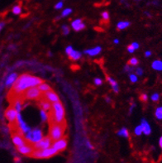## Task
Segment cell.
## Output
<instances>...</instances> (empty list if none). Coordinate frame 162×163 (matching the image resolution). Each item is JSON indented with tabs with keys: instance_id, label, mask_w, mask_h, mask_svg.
<instances>
[{
	"instance_id": "6da1fadb",
	"label": "cell",
	"mask_w": 162,
	"mask_h": 163,
	"mask_svg": "<svg viewBox=\"0 0 162 163\" xmlns=\"http://www.w3.org/2000/svg\"><path fill=\"white\" fill-rule=\"evenodd\" d=\"M43 80L37 76H33L30 74H23L12 86V94L15 96L22 95L24 91L33 86H38Z\"/></svg>"
},
{
	"instance_id": "7a4b0ae2",
	"label": "cell",
	"mask_w": 162,
	"mask_h": 163,
	"mask_svg": "<svg viewBox=\"0 0 162 163\" xmlns=\"http://www.w3.org/2000/svg\"><path fill=\"white\" fill-rule=\"evenodd\" d=\"M50 112H51V114L49 115V119H50L51 123L65 124V110L63 104L60 101L59 102L53 103L52 110Z\"/></svg>"
},
{
	"instance_id": "3957f363",
	"label": "cell",
	"mask_w": 162,
	"mask_h": 163,
	"mask_svg": "<svg viewBox=\"0 0 162 163\" xmlns=\"http://www.w3.org/2000/svg\"><path fill=\"white\" fill-rule=\"evenodd\" d=\"M65 124H56L51 123L50 124V130H49V136L51 137L53 142L57 141L64 137V133L65 131Z\"/></svg>"
},
{
	"instance_id": "277c9868",
	"label": "cell",
	"mask_w": 162,
	"mask_h": 163,
	"mask_svg": "<svg viewBox=\"0 0 162 163\" xmlns=\"http://www.w3.org/2000/svg\"><path fill=\"white\" fill-rule=\"evenodd\" d=\"M42 92L37 86L31 87L24 91L21 95V99L23 100H39L42 98Z\"/></svg>"
},
{
	"instance_id": "5b68a950",
	"label": "cell",
	"mask_w": 162,
	"mask_h": 163,
	"mask_svg": "<svg viewBox=\"0 0 162 163\" xmlns=\"http://www.w3.org/2000/svg\"><path fill=\"white\" fill-rule=\"evenodd\" d=\"M59 151L57 150H56L54 147H51L49 148H46V149L43 150H37L35 149L33 151V153L31 154V157L33 158H37V159H42V158H50V157H52V156H56V154L58 153Z\"/></svg>"
},
{
	"instance_id": "8992f818",
	"label": "cell",
	"mask_w": 162,
	"mask_h": 163,
	"mask_svg": "<svg viewBox=\"0 0 162 163\" xmlns=\"http://www.w3.org/2000/svg\"><path fill=\"white\" fill-rule=\"evenodd\" d=\"M43 138V134H42V130L40 128H34L31 129L28 133L25 134L26 141L30 143V144H35Z\"/></svg>"
},
{
	"instance_id": "52a82bcc",
	"label": "cell",
	"mask_w": 162,
	"mask_h": 163,
	"mask_svg": "<svg viewBox=\"0 0 162 163\" xmlns=\"http://www.w3.org/2000/svg\"><path fill=\"white\" fill-rule=\"evenodd\" d=\"M52 139L51 138L50 136H47V137H45V138H42L41 141H39L37 143L33 144V147L34 149L37 150H43L46 149V148H49V147H51L52 145Z\"/></svg>"
},
{
	"instance_id": "ba28073f",
	"label": "cell",
	"mask_w": 162,
	"mask_h": 163,
	"mask_svg": "<svg viewBox=\"0 0 162 163\" xmlns=\"http://www.w3.org/2000/svg\"><path fill=\"white\" fill-rule=\"evenodd\" d=\"M18 114V113L17 112V110H15L13 107H10L8 108V109H7V110L5 111L4 116L10 124H15L17 122Z\"/></svg>"
},
{
	"instance_id": "9c48e42d",
	"label": "cell",
	"mask_w": 162,
	"mask_h": 163,
	"mask_svg": "<svg viewBox=\"0 0 162 163\" xmlns=\"http://www.w3.org/2000/svg\"><path fill=\"white\" fill-rule=\"evenodd\" d=\"M17 150H18V151L20 154H22V155H24V156H30L35 149L34 147H33V144L26 143V144L23 145V146L17 147Z\"/></svg>"
},
{
	"instance_id": "30bf717a",
	"label": "cell",
	"mask_w": 162,
	"mask_h": 163,
	"mask_svg": "<svg viewBox=\"0 0 162 163\" xmlns=\"http://www.w3.org/2000/svg\"><path fill=\"white\" fill-rule=\"evenodd\" d=\"M51 147L57 150L59 152L64 151L67 147V139H66V138H62L57 140V141H55L51 145Z\"/></svg>"
},
{
	"instance_id": "8fae6325",
	"label": "cell",
	"mask_w": 162,
	"mask_h": 163,
	"mask_svg": "<svg viewBox=\"0 0 162 163\" xmlns=\"http://www.w3.org/2000/svg\"><path fill=\"white\" fill-rule=\"evenodd\" d=\"M42 97H43L45 99H46L47 101L51 103H56L60 101V98H59L58 94L56 93V92H54L52 89L45 92L44 94L42 95Z\"/></svg>"
},
{
	"instance_id": "7c38bea8",
	"label": "cell",
	"mask_w": 162,
	"mask_h": 163,
	"mask_svg": "<svg viewBox=\"0 0 162 163\" xmlns=\"http://www.w3.org/2000/svg\"><path fill=\"white\" fill-rule=\"evenodd\" d=\"M12 141L16 147H19V146H23V145L28 143V142L26 141L25 138H23V135L19 134L18 133H15L12 135Z\"/></svg>"
},
{
	"instance_id": "4fadbf2b",
	"label": "cell",
	"mask_w": 162,
	"mask_h": 163,
	"mask_svg": "<svg viewBox=\"0 0 162 163\" xmlns=\"http://www.w3.org/2000/svg\"><path fill=\"white\" fill-rule=\"evenodd\" d=\"M17 79H18V74L16 72L11 73L10 75H8V77L5 79V86L7 87V88L10 89L13 85Z\"/></svg>"
},
{
	"instance_id": "5bb4252c",
	"label": "cell",
	"mask_w": 162,
	"mask_h": 163,
	"mask_svg": "<svg viewBox=\"0 0 162 163\" xmlns=\"http://www.w3.org/2000/svg\"><path fill=\"white\" fill-rule=\"evenodd\" d=\"M72 28L74 29V31L75 32H79L81 30H84L85 28V24L84 23L82 19H75L74 21L72 22L71 23Z\"/></svg>"
},
{
	"instance_id": "9a60e30c",
	"label": "cell",
	"mask_w": 162,
	"mask_h": 163,
	"mask_svg": "<svg viewBox=\"0 0 162 163\" xmlns=\"http://www.w3.org/2000/svg\"><path fill=\"white\" fill-rule=\"evenodd\" d=\"M38 106H39V108H41L42 110H46V112L51 111V110H52V105L50 104L49 101H47L46 99H40L39 100H38Z\"/></svg>"
},
{
	"instance_id": "2e32d148",
	"label": "cell",
	"mask_w": 162,
	"mask_h": 163,
	"mask_svg": "<svg viewBox=\"0 0 162 163\" xmlns=\"http://www.w3.org/2000/svg\"><path fill=\"white\" fill-rule=\"evenodd\" d=\"M141 128H142V133L145 135H150L151 133V128H150V124L146 119H141Z\"/></svg>"
},
{
	"instance_id": "e0dca14e",
	"label": "cell",
	"mask_w": 162,
	"mask_h": 163,
	"mask_svg": "<svg viewBox=\"0 0 162 163\" xmlns=\"http://www.w3.org/2000/svg\"><path fill=\"white\" fill-rule=\"evenodd\" d=\"M101 51H102V47H94V48H91V49L85 50V51H84V53L85 54V55H89V56H94L99 55Z\"/></svg>"
},
{
	"instance_id": "ac0fdd59",
	"label": "cell",
	"mask_w": 162,
	"mask_h": 163,
	"mask_svg": "<svg viewBox=\"0 0 162 163\" xmlns=\"http://www.w3.org/2000/svg\"><path fill=\"white\" fill-rule=\"evenodd\" d=\"M106 79L107 80L109 81V84H110V85L112 86V88H113V90H114L115 93L118 94V92H119V86H118V84L117 83V81H116L114 79H113L111 76H109V75H106Z\"/></svg>"
},
{
	"instance_id": "d6986e66",
	"label": "cell",
	"mask_w": 162,
	"mask_h": 163,
	"mask_svg": "<svg viewBox=\"0 0 162 163\" xmlns=\"http://www.w3.org/2000/svg\"><path fill=\"white\" fill-rule=\"evenodd\" d=\"M23 99H22L21 98H18L14 100L13 108L17 110L18 113H21L22 110H23Z\"/></svg>"
},
{
	"instance_id": "ffe728a7",
	"label": "cell",
	"mask_w": 162,
	"mask_h": 163,
	"mask_svg": "<svg viewBox=\"0 0 162 163\" xmlns=\"http://www.w3.org/2000/svg\"><path fill=\"white\" fill-rule=\"evenodd\" d=\"M81 56H82V53L78 51H74V50H73L71 53L69 55V59H71L73 61H78L81 58Z\"/></svg>"
},
{
	"instance_id": "44dd1931",
	"label": "cell",
	"mask_w": 162,
	"mask_h": 163,
	"mask_svg": "<svg viewBox=\"0 0 162 163\" xmlns=\"http://www.w3.org/2000/svg\"><path fill=\"white\" fill-rule=\"evenodd\" d=\"M151 67L155 70L157 71H162V61L160 60H155L151 64Z\"/></svg>"
},
{
	"instance_id": "7402d4cb",
	"label": "cell",
	"mask_w": 162,
	"mask_h": 163,
	"mask_svg": "<svg viewBox=\"0 0 162 163\" xmlns=\"http://www.w3.org/2000/svg\"><path fill=\"white\" fill-rule=\"evenodd\" d=\"M131 25V23L128 21H121L117 24V28L118 30H123L125 28H128Z\"/></svg>"
},
{
	"instance_id": "603a6c76",
	"label": "cell",
	"mask_w": 162,
	"mask_h": 163,
	"mask_svg": "<svg viewBox=\"0 0 162 163\" xmlns=\"http://www.w3.org/2000/svg\"><path fill=\"white\" fill-rule=\"evenodd\" d=\"M40 116H41L42 122H43V123H46V122L49 121V115L46 110L41 109V110H40Z\"/></svg>"
},
{
	"instance_id": "cb8c5ba5",
	"label": "cell",
	"mask_w": 162,
	"mask_h": 163,
	"mask_svg": "<svg viewBox=\"0 0 162 163\" xmlns=\"http://www.w3.org/2000/svg\"><path fill=\"white\" fill-rule=\"evenodd\" d=\"M38 88H39V89L42 91V93H45V92H46V91L51 90V86H50L48 84L43 83V82H42V84H40L39 85H38Z\"/></svg>"
},
{
	"instance_id": "d4e9b609",
	"label": "cell",
	"mask_w": 162,
	"mask_h": 163,
	"mask_svg": "<svg viewBox=\"0 0 162 163\" xmlns=\"http://www.w3.org/2000/svg\"><path fill=\"white\" fill-rule=\"evenodd\" d=\"M118 135L120 136V137H123V138H127L128 137H129V133H128V130H127V128H123L118 131Z\"/></svg>"
},
{
	"instance_id": "484cf974",
	"label": "cell",
	"mask_w": 162,
	"mask_h": 163,
	"mask_svg": "<svg viewBox=\"0 0 162 163\" xmlns=\"http://www.w3.org/2000/svg\"><path fill=\"white\" fill-rule=\"evenodd\" d=\"M155 116L159 120H162V106L156 108L155 111Z\"/></svg>"
},
{
	"instance_id": "4316f807",
	"label": "cell",
	"mask_w": 162,
	"mask_h": 163,
	"mask_svg": "<svg viewBox=\"0 0 162 163\" xmlns=\"http://www.w3.org/2000/svg\"><path fill=\"white\" fill-rule=\"evenodd\" d=\"M71 13H72L71 8H65V9L63 10V12L61 13V14H60V16L58 17V18L56 19H59V18H65V17L69 16V14Z\"/></svg>"
},
{
	"instance_id": "83f0119b",
	"label": "cell",
	"mask_w": 162,
	"mask_h": 163,
	"mask_svg": "<svg viewBox=\"0 0 162 163\" xmlns=\"http://www.w3.org/2000/svg\"><path fill=\"white\" fill-rule=\"evenodd\" d=\"M12 12H13V14H15V15H19V14H21L22 13V7L20 5H16V6H14V7L13 8Z\"/></svg>"
},
{
	"instance_id": "f1b7e54d",
	"label": "cell",
	"mask_w": 162,
	"mask_h": 163,
	"mask_svg": "<svg viewBox=\"0 0 162 163\" xmlns=\"http://www.w3.org/2000/svg\"><path fill=\"white\" fill-rule=\"evenodd\" d=\"M139 64L138 59L136 58V57H132L128 61V65H132V66H137Z\"/></svg>"
},
{
	"instance_id": "f546056e",
	"label": "cell",
	"mask_w": 162,
	"mask_h": 163,
	"mask_svg": "<svg viewBox=\"0 0 162 163\" xmlns=\"http://www.w3.org/2000/svg\"><path fill=\"white\" fill-rule=\"evenodd\" d=\"M134 133H135V134H136V135H137V136L141 135V133H142V128H141V125H138L137 127V128H135Z\"/></svg>"
},
{
	"instance_id": "4dcf8cb0",
	"label": "cell",
	"mask_w": 162,
	"mask_h": 163,
	"mask_svg": "<svg viewBox=\"0 0 162 163\" xmlns=\"http://www.w3.org/2000/svg\"><path fill=\"white\" fill-rule=\"evenodd\" d=\"M102 18L103 20L105 22H109V12L107 11H104V12L102 13Z\"/></svg>"
},
{
	"instance_id": "1f68e13d",
	"label": "cell",
	"mask_w": 162,
	"mask_h": 163,
	"mask_svg": "<svg viewBox=\"0 0 162 163\" xmlns=\"http://www.w3.org/2000/svg\"><path fill=\"white\" fill-rule=\"evenodd\" d=\"M61 28H62V33L64 35H68V34H69V28L67 25H63L62 27H61Z\"/></svg>"
},
{
	"instance_id": "d6a6232c",
	"label": "cell",
	"mask_w": 162,
	"mask_h": 163,
	"mask_svg": "<svg viewBox=\"0 0 162 163\" xmlns=\"http://www.w3.org/2000/svg\"><path fill=\"white\" fill-rule=\"evenodd\" d=\"M150 99H151V100L154 101V102H157V101L160 99V94L158 93L153 94L152 95H151V97H150Z\"/></svg>"
},
{
	"instance_id": "836d02e7",
	"label": "cell",
	"mask_w": 162,
	"mask_h": 163,
	"mask_svg": "<svg viewBox=\"0 0 162 163\" xmlns=\"http://www.w3.org/2000/svg\"><path fill=\"white\" fill-rule=\"evenodd\" d=\"M129 78H130V80H131V81H132V83H136V82L137 81V75H134L133 73H130Z\"/></svg>"
},
{
	"instance_id": "e575fe53",
	"label": "cell",
	"mask_w": 162,
	"mask_h": 163,
	"mask_svg": "<svg viewBox=\"0 0 162 163\" xmlns=\"http://www.w3.org/2000/svg\"><path fill=\"white\" fill-rule=\"evenodd\" d=\"M139 99H140L141 101H142V102H146L147 99H148V96H147L146 94H141V95H140V97H139Z\"/></svg>"
},
{
	"instance_id": "d590c367",
	"label": "cell",
	"mask_w": 162,
	"mask_h": 163,
	"mask_svg": "<svg viewBox=\"0 0 162 163\" xmlns=\"http://www.w3.org/2000/svg\"><path fill=\"white\" fill-rule=\"evenodd\" d=\"M135 73H136V75H137L141 76V75H143V70H142V68L137 67V69L135 70Z\"/></svg>"
},
{
	"instance_id": "8d00e7d4",
	"label": "cell",
	"mask_w": 162,
	"mask_h": 163,
	"mask_svg": "<svg viewBox=\"0 0 162 163\" xmlns=\"http://www.w3.org/2000/svg\"><path fill=\"white\" fill-rule=\"evenodd\" d=\"M94 84H96V85H101V84H103V80L100 78H95L94 79Z\"/></svg>"
},
{
	"instance_id": "74e56055",
	"label": "cell",
	"mask_w": 162,
	"mask_h": 163,
	"mask_svg": "<svg viewBox=\"0 0 162 163\" xmlns=\"http://www.w3.org/2000/svg\"><path fill=\"white\" fill-rule=\"evenodd\" d=\"M133 70V68H132L128 64L125 65V67H124V71L125 72H128V73H132V71Z\"/></svg>"
},
{
	"instance_id": "f35d334b",
	"label": "cell",
	"mask_w": 162,
	"mask_h": 163,
	"mask_svg": "<svg viewBox=\"0 0 162 163\" xmlns=\"http://www.w3.org/2000/svg\"><path fill=\"white\" fill-rule=\"evenodd\" d=\"M73 50H74V49H73V47H72L71 46H69V47H66V49H65V53L67 54L68 56H69V54L71 53Z\"/></svg>"
},
{
	"instance_id": "ab89813d",
	"label": "cell",
	"mask_w": 162,
	"mask_h": 163,
	"mask_svg": "<svg viewBox=\"0 0 162 163\" xmlns=\"http://www.w3.org/2000/svg\"><path fill=\"white\" fill-rule=\"evenodd\" d=\"M63 8V2H58L56 5H55V8L56 9H60Z\"/></svg>"
},
{
	"instance_id": "60d3db41",
	"label": "cell",
	"mask_w": 162,
	"mask_h": 163,
	"mask_svg": "<svg viewBox=\"0 0 162 163\" xmlns=\"http://www.w3.org/2000/svg\"><path fill=\"white\" fill-rule=\"evenodd\" d=\"M135 51H136V50H135L134 48L132 47V45H129V46L127 47V51H128L129 53H133Z\"/></svg>"
},
{
	"instance_id": "b9f144b4",
	"label": "cell",
	"mask_w": 162,
	"mask_h": 163,
	"mask_svg": "<svg viewBox=\"0 0 162 163\" xmlns=\"http://www.w3.org/2000/svg\"><path fill=\"white\" fill-rule=\"evenodd\" d=\"M131 45H132V47H133V48H134L135 50H137L139 48V47H140V45H139L138 43H137V42H132V43Z\"/></svg>"
},
{
	"instance_id": "7bdbcfd3",
	"label": "cell",
	"mask_w": 162,
	"mask_h": 163,
	"mask_svg": "<svg viewBox=\"0 0 162 163\" xmlns=\"http://www.w3.org/2000/svg\"><path fill=\"white\" fill-rule=\"evenodd\" d=\"M136 107V104L135 103H132V105H131V107H130V110H129V114H131L132 113V110H133V109Z\"/></svg>"
},
{
	"instance_id": "ee69618b",
	"label": "cell",
	"mask_w": 162,
	"mask_h": 163,
	"mask_svg": "<svg viewBox=\"0 0 162 163\" xmlns=\"http://www.w3.org/2000/svg\"><path fill=\"white\" fill-rule=\"evenodd\" d=\"M86 145H87V147H88L89 149H94V147H93V145L91 144L89 141H87V142H86Z\"/></svg>"
},
{
	"instance_id": "f6af8a7d",
	"label": "cell",
	"mask_w": 162,
	"mask_h": 163,
	"mask_svg": "<svg viewBox=\"0 0 162 163\" xmlns=\"http://www.w3.org/2000/svg\"><path fill=\"white\" fill-rule=\"evenodd\" d=\"M150 56H151V51H146V52H145V56H146V57H150Z\"/></svg>"
},
{
	"instance_id": "bcb514c9",
	"label": "cell",
	"mask_w": 162,
	"mask_h": 163,
	"mask_svg": "<svg viewBox=\"0 0 162 163\" xmlns=\"http://www.w3.org/2000/svg\"><path fill=\"white\" fill-rule=\"evenodd\" d=\"M4 26H5V23H3V22H1V23H0V32L2 31L3 28H4Z\"/></svg>"
},
{
	"instance_id": "7dc6e473",
	"label": "cell",
	"mask_w": 162,
	"mask_h": 163,
	"mask_svg": "<svg viewBox=\"0 0 162 163\" xmlns=\"http://www.w3.org/2000/svg\"><path fill=\"white\" fill-rule=\"evenodd\" d=\"M14 161H15V163H21V159L19 158V157H15V159H14Z\"/></svg>"
},
{
	"instance_id": "c3c4849f",
	"label": "cell",
	"mask_w": 162,
	"mask_h": 163,
	"mask_svg": "<svg viewBox=\"0 0 162 163\" xmlns=\"http://www.w3.org/2000/svg\"><path fill=\"white\" fill-rule=\"evenodd\" d=\"M153 5H158L159 4V2H158V0H153L152 2H151Z\"/></svg>"
},
{
	"instance_id": "681fc988",
	"label": "cell",
	"mask_w": 162,
	"mask_h": 163,
	"mask_svg": "<svg viewBox=\"0 0 162 163\" xmlns=\"http://www.w3.org/2000/svg\"><path fill=\"white\" fill-rule=\"evenodd\" d=\"M159 146L162 148V136L160 138V140H159Z\"/></svg>"
},
{
	"instance_id": "f907efd6",
	"label": "cell",
	"mask_w": 162,
	"mask_h": 163,
	"mask_svg": "<svg viewBox=\"0 0 162 163\" xmlns=\"http://www.w3.org/2000/svg\"><path fill=\"white\" fill-rule=\"evenodd\" d=\"M105 99H106L107 102H108V103H111V99L109 98V97H106V98H105Z\"/></svg>"
},
{
	"instance_id": "816d5d0a",
	"label": "cell",
	"mask_w": 162,
	"mask_h": 163,
	"mask_svg": "<svg viewBox=\"0 0 162 163\" xmlns=\"http://www.w3.org/2000/svg\"><path fill=\"white\" fill-rule=\"evenodd\" d=\"M114 43H115V44H118V43H119V40H118V39H114Z\"/></svg>"
},
{
	"instance_id": "f5cc1de1",
	"label": "cell",
	"mask_w": 162,
	"mask_h": 163,
	"mask_svg": "<svg viewBox=\"0 0 162 163\" xmlns=\"http://www.w3.org/2000/svg\"><path fill=\"white\" fill-rule=\"evenodd\" d=\"M144 13L146 14V16H148V17H151V16H150V13H148V12H145V13Z\"/></svg>"
},
{
	"instance_id": "db71d44e",
	"label": "cell",
	"mask_w": 162,
	"mask_h": 163,
	"mask_svg": "<svg viewBox=\"0 0 162 163\" xmlns=\"http://www.w3.org/2000/svg\"><path fill=\"white\" fill-rule=\"evenodd\" d=\"M52 56V54H51V52H49V56Z\"/></svg>"
},
{
	"instance_id": "11a10c76",
	"label": "cell",
	"mask_w": 162,
	"mask_h": 163,
	"mask_svg": "<svg viewBox=\"0 0 162 163\" xmlns=\"http://www.w3.org/2000/svg\"><path fill=\"white\" fill-rule=\"evenodd\" d=\"M135 2H140V1H141V0H134Z\"/></svg>"
}]
</instances>
